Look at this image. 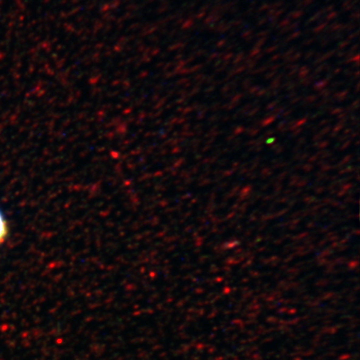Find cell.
<instances>
[{"mask_svg": "<svg viewBox=\"0 0 360 360\" xmlns=\"http://www.w3.org/2000/svg\"><path fill=\"white\" fill-rule=\"evenodd\" d=\"M6 236H7V223H6L2 212L0 211V244L4 241Z\"/></svg>", "mask_w": 360, "mask_h": 360, "instance_id": "obj_1", "label": "cell"}]
</instances>
